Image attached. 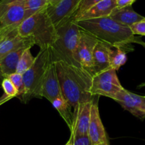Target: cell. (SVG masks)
Segmentation results:
<instances>
[{
  "mask_svg": "<svg viewBox=\"0 0 145 145\" xmlns=\"http://www.w3.org/2000/svg\"><path fill=\"white\" fill-rule=\"evenodd\" d=\"M55 64L62 96L72 108L80 103L93 99L95 96L90 91L92 78L90 74L82 68L62 61H57Z\"/></svg>",
  "mask_w": 145,
  "mask_h": 145,
  "instance_id": "obj_1",
  "label": "cell"
},
{
  "mask_svg": "<svg viewBox=\"0 0 145 145\" xmlns=\"http://www.w3.org/2000/svg\"><path fill=\"white\" fill-rule=\"evenodd\" d=\"M75 23L82 31L89 33L98 40L112 48H122L125 51L133 50L131 44L134 43L136 37L132 33L130 28L117 22L110 17L82 20Z\"/></svg>",
  "mask_w": 145,
  "mask_h": 145,
  "instance_id": "obj_2",
  "label": "cell"
},
{
  "mask_svg": "<svg viewBox=\"0 0 145 145\" xmlns=\"http://www.w3.org/2000/svg\"><path fill=\"white\" fill-rule=\"evenodd\" d=\"M46 8L30 16L17 28L20 36L31 38L40 50L51 48L58 37L57 29L47 14Z\"/></svg>",
  "mask_w": 145,
  "mask_h": 145,
  "instance_id": "obj_3",
  "label": "cell"
},
{
  "mask_svg": "<svg viewBox=\"0 0 145 145\" xmlns=\"http://www.w3.org/2000/svg\"><path fill=\"white\" fill-rule=\"evenodd\" d=\"M56 29L58 37L50 48L53 61H62L80 67L75 62V53L80 38L81 28L75 21L71 19Z\"/></svg>",
  "mask_w": 145,
  "mask_h": 145,
  "instance_id": "obj_4",
  "label": "cell"
},
{
  "mask_svg": "<svg viewBox=\"0 0 145 145\" xmlns=\"http://www.w3.org/2000/svg\"><path fill=\"white\" fill-rule=\"evenodd\" d=\"M52 59L51 48L41 49L36 56L34 65L23 74L24 83V93L20 100L26 103L34 98L41 99V85L46 69Z\"/></svg>",
  "mask_w": 145,
  "mask_h": 145,
  "instance_id": "obj_5",
  "label": "cell"
},
{
  "mask_svg": "<svg viewBox=\"0 0 145 145\" xmlns=\"http://www.w3.org/2000/svg\"><path fill=\"white\" fill-rule=\"evenodd\" d=\"M123 89L117 71L109 68L92 76L90 91L92 96H105L114 100Z\"/></svg>",
  "mask_w": 145,
  "mask_h": 145,
  "instance_id": "obj_6",
  "label": "cell"
},
{
  "mask_svg": "<svg viewBox=\"0 0 145 145\" xmlns=\"http://www.w3.org/2000/svg\"><path fill=\"white\" fill-rule=\"evenodd\" d=\"M29 14L18 0H0V25L18 28Z\"/></svg>",
  "mask_w": 145,
  "mask_h": 145,
  "instance_id": "obj_7",
  "label": "cell"
},
{
  "mask_svg": "<svg viewBox=\"0 0 145 145\" xmlns=\"http://www.w3.org/2000/svg\"><path fill=\"white\" fill-rule=\"evenodd\" d=\"M98 41L93 35L81 29L80 38L75 53V62L78 66L92 76L94 75L93 51Z\"/></svg>",
  "mask_w": 145,
  "mask_h": 145,
  "instance_id": "obj_8",
  "label": "cell"
},
{
  "mask_svg": "<svg viewBox=\"0 0 145 145\" xmlns=\"http://www.w3.org/2000/svg\"><path fill=\"white\" fill-rule=\"evenodd\" d=\"M82 0H61L55 6H48L47 14L55 28L69 21L75 14Z\"/></svg>",
  "mask_w": 145,
  "mask_h": 145,
  "instance_id": "obj_9",
  "label": "cell"
},
{
  "mask_svg": "<svg viewBox=\"0 0 145 145\" xmlns=\"http://www.w3.org/2000/svg\"><path fill=\"white\" fill-rule=\"evenodd\" d=\"M98 97L95 96L92 99L91 107L90 120L88 130V135L93 145H110L105 127L102 124L98 108Z\"/></svg>",
  "mask_w": 145,
  "mask_h": 145,
  "instance_id": "obj_10",
  "label": "cell"
},
{
  "mask_svg": "<svg viewBox=\"0 0 145 145\" xmlns=\"http://www.w3.org/2000/svg\"><path fill=\"white\" fill-rule=\"evenodd\" d=\"M114 101L135 117L141 120L145 118V96L132 93L124 88Z\"/></svg>",
  "mask_w": 145,
  "mask_h": 145,
  "instance_id": "obj_11",
  "label": "cell"
},
{
  "mask_svg": "<svg viewBox=\"0 0 145 145\" xmlns=\"http://www.w3.org/2000/svg\"><path fill=\"white\" fill-rule=\"evenodd\" d=\"M92 103V100L91 101L80 103L73 108V124L71 130V135L72 136L88 135Z\"/></svg>",
  "mask_w": 145,
  "mask_h": 145,
  "instance_id": "obj_12",
  "label": "cell"
},
{
  "mask_svg": "<svg viewBox=\"0 0 145 145\" xmlns=\"http://www.w3.org/2000/svg\"><path fill=\"white\" fill-rule=\"evenodd\" d=\"M41 98L44 97L51 103L56 98L62 96L57 75L55 62L51 61L46 69L41 85Z\"/></svg>",
  "mask_w": 145,
  "mask_h": 145,
  "instance_id": "obj_13",
  "label": "cell"
},
{
  "mask_svg": "<svg viewBox=\"0 0 145 145\" xmlns=\"http://www.w3.org/2000/svg\"><path fill=\"white\" fill-rule=\"evenodd\" d=\"M34 45L35 44L31 38L20 36L16 29L0 43V61L14 51L21 48H32Z\"/></svg>",
  "mask_w": 145,
  "mask_h": 145,
  "instance_id": "obj_14",
  "label": "cell"
},
{
  "mask_svg": "<svg viewBox=\"0 0 145 145\" xmlns=\"http://www.w3.org/2000/svg\"><path fill=\"white\" fill-rule=\"evenodd\" d=\"M115 8H117L116 0H102L72 20L78 21L108 17Z\"/></svg>",
  "mask_w": 145,
  "mask_h": 145,
  "instance_id": "obj_15",
  "label": "cell"
},
{
  "mask_svg": "<svg viewBox=\"0 0 145 145\" xmlns=\"http://www.w3.org/2000/svg\"><path fill=\"white\" fill-rule=\"evenodd\" d=\"M112 48L105 42L98 41L94 48L92 57L94 75L110 68V55Z\"/></svg>",
  "mask_w": 145,
  "mask_h": 145,
  "instance_id": "obj_16",
  "label": "cell"
},
{
  "mask_svg": "<svg viewBox=\"0 0 145 145\" xmlns=\"http://www.w3.org/2000/svg\"><path fill=\"white\" fill-rule=\"evenodd\" d=\"M109 17L117 22L128 27H130L134 24L142 21L145 18L144 16L136 13L132 8V6H128L123 8H115Z\"/></svg>",
  "mask_w": 145,
  "mask_h": 145,
  "instance_id": "obj_17",
  "label": "cell"
},
{
  "mask_svg": "<svg viewBox=\"0 0 145 145\" xmlns=\"http://www.w3.org/2000/svg\"><path fill=\"white\" fill-rule=\"evenodd\" d=\"M26 49V48H21V49L14 51L7 55L5 57H4L0 61V68L5 77H7L10 74L16 72L18 61L23 52Z\"/></svg>",
  "mask_w": 145,
  "mask_h": 145,
  "instance_id": "obj_18",
  "label": "cell"
},
{
  "mask_svg": "<svg viewBox=\"0 0 145 145\" xmlns=\"http://www.w3.org/2000/svg\"><path fill=\"white\" fill-rule=\"evenodd\" d=\"M51 104L58 110L60 116L68 125L71 130L73 124V108L72 106L63 96L54 99L51 102Z\"/></svg>",
  "mask_w": 145,
  "mask_h": 145,
  "instance_id": "obj_19",
  "label": "cell"
},
{
  "mask_svg": "<svg viewBox=\"0 0 145 145\" xmlns=\"http://www.w3.org/2000/svg\"><path fill=\"white\" fill-rule=\"evenodd\" d=\"M31 48H28L23 52L17 66L16 72L21 74L25 73L28 69L32 67L36 60V57L33 56L31 52Z\"/></svg>",
  "mask_w": 145,
  "mask_h": 145,
  "instance_id": "obj_20",
  "label": "cell"
},
{
  "mask_svg": "<svg viewBox=\"0 0 145 145\" xmlns=\"http://www.w3.org/2000/svg\"><path fill=\"white\" fill-rule=\"evenodd\" d=\"M127 60L126 52L122 48H112L110 55V68L117 71Z\"/></svg>",
  "mask_w": 145,
  "mask_h": 145,
  "instance_id": "obj_21",
  "label": "cell"
},
{
  "mask_svg": "<svg viewBox=\"0 0 145 145\" xmlns=\"http://www.w3.org/2000/svg\"><path fill=\"white\" fill-rule=\"evenodd\" d=\"M29 16L48 7V0H18Z\"/></svg>",
  "mask_w": 145,
  "mask_h": 145,
  "instance_id": "obj_22",
  "label": "cell"
},
{
  "mask_svg": "<svg viewBox=\"0 0 145 145\" xmlns=\"http://www.w3.org/2000/svg\"><path fill=\"white\" fill-rule=\"evenodd\" d=\"M7 78H9L11 80L13 84L16 88L17 91H18V97L21 99V96L24 95V91H25L23 75L19 73H17V72H15V73L10 74L9 76H7Z\"/></svg>",
  "mask_w": 145,
  "mask_h": 145,
  "instance_id": "obj_23",
  "label": "cell"
},
{
  "mask_svg": "<svg viewBox=\"0 0 145 145\" xmlns=\"http://www.w3.org/2000/svg\"><path fill=\"white\" fill-rule=\"evenodd\" d=\"M1 86H2L4 93L7 97H8V99L18 97V91L9 78H4L1 84Z\"/></svg>",
  "mask_w": 145,
  "mask_h": 145,
  "instance_id": "obj_24",
  "label": "cell"
},
{
  "mask_svg": "<svg viewBox=\"0 0 145 145\" xmlns=\"http://www.w3.org/2000/svg\"><path fill=\"white\" fill-rule=\"evenodd\" d=\"M102 0H82V1L80 4L79 7H78V9L75 11V14L72 16V18H75V17L78 16L79 15H80L81 14H82L83 12H85V11H87L88 9H89L91 7H92L93 5H95L97 3L100 2ZM71 18V19H72Z\"/></svg>",
  "mask_w": 145,
  "mask_h": 145,
  "instance_id": "obj_25",
  "label": "cell"
},
{
  "mask_svg": "<svg viewBox=\"0 0 145 145\" xmlns=\"http://www.w3.org/2000/svg\"><path fill=\"white\" fill-rule=\"evenodd\" d=\"M130 30L134 35H145V18L142 21L135 23L131 25Z\"/></svg>",
  "mask_w": 145,
  "mask_h": 145,
  "instance_id": "obj_26",
  "label": "cell"
},
{
  "mask_svg": "<svg viewBox=\"0 0 145 145\" xmlns=\"http://www.w3.org/2000/svg\"><path fill=\"white\" fill-rule=\"evenodd\" d=\"M72 145H93L88 135L72 136Z\"/></svg>",
  "mask_w": 145,
  "mask_h": 145,
  "instance_id": "obj_27",
  "label": "cell"
},
{
  "mask_svg": "<svg viewBox=\"0 0 145 145\" xmlns=\"http://www.w3.org/2000/svg\"><path fill=\"white\" fill-rule=\"evenodd\" d=\"M17 28H9V27H3L0 25V43L2 41H4L7 37L11 35L14 31H16Z\"/></svg>",
  "mask_w": 145,
  "mask_h": 145,
  "instance_id": "obj_28",
  "label": "cell"
},
{
  "mask_svg": "<svg viewBox=\"0 0 145 145\" xmlns=\"http://www.w3.org/2000/svg\"><path fill=\"white\" fill-rule=\"evenodd\" d=\"M136 0H116L117 8H123V7L132 6Z\"/></svg>",
  "mask_w": 145,
  "mask_h": 145,
  "instance_id": "obj_29",
  "label": "cell"
},
{
  "mask_svg": "<svg viewBox=\"0 0 145 145\" xmlns=\"http://www.w3.org/2000/svg\"><path fill=\"white\" fill-rule=\"evenodd\" d=\"M134 43L139 44V45H141L142 46H143L144 48H145V42L142 41V40H141V38H139V37H136V39H135L134 40Z\"/></svg>",
  "mask_w": 145,
  "mask_h": 145,
  "instance_id": "obj_30",
  "label": "cell"
},
{
  "mask_svg": "<svg viewBox=\"0 0 145 145\" xmlns=\"http://www.w3.org/2000/svg\"><path fill=\"white\" fill-rule=\"evenodd\" d=\"M61 0H48V6H55L58 3H59Z\"/></svg>",
  "mask_w": 145,
  "mask_h": 145,
  "instance_id": "obj_31",
  "label": "cell"
},
{
  "mask_svg": "<svg viewBox=\"0 0 145 145\" xmlns=\"http://www.w3.org/2000/svg\"><path fill=\"white\" fill-rule=\"evenodd\" d=\"M4 78H5V76H4V75L3 74L2 71H1V68H0V85H1V84H2V82H3V80H4Z\"/></svg>",
  "mask_w": 145,
  "mask_h": 145,
  "instance_id": "obj_32",
  "label": "cell"
},
{
  "mask_svg": "<svg viewBox=\"0 0 145 145\" xmlns=\"http://www.w3.org/2000/svg\"><path fill=\"white\" fill-rule=\"evenodd\" d=\"M65 145H72V136L71 135V137H70L69 140L67 142V143Z\"/></svg>",
  "mask_w": 145,
  "mask_h": 145,
  "instance_id": "obj_33",
  "label": "cell"
},
{
  "mask_svg": "<svg viewBox=\"0 0 145 145\" xmlns=\"http://www.w3.org/2000/svg\"><path fill=\"white\" fill-rule=\"evenodd\" d=\"M142 87H145V82L142 83L141 84H139V86H138V88H142Z\"/></svg>",
  "mask_w": 145,
  "mask_h": 145,
  "instance_id": "obj_34",
  "label": "cell"
},
{
  "mask_svg": "<svg viewBox=\"0 0 145 145\" xmlns=\"http://www.w3.org/2000/svg\"><path fill=\"white\" fill-rule=\"evenodd\" d=\"M99 145H106V144H99Z\"/></svg>",
  "mask_w": 145,
  "mask_h": 145,
  "instance_id": "obj_35",
  "label": "cell"
},
{
  "mask_svg": "<svg viewBox=\"0 0 145 145\" xmlns=\"http://www.w3.org/2000/svg\"></svg>",
  "mask_w": 145,
  "mask_h": 145,
  "instance_id": "obj_36",
  "label": "cell"
}]
</instances>
